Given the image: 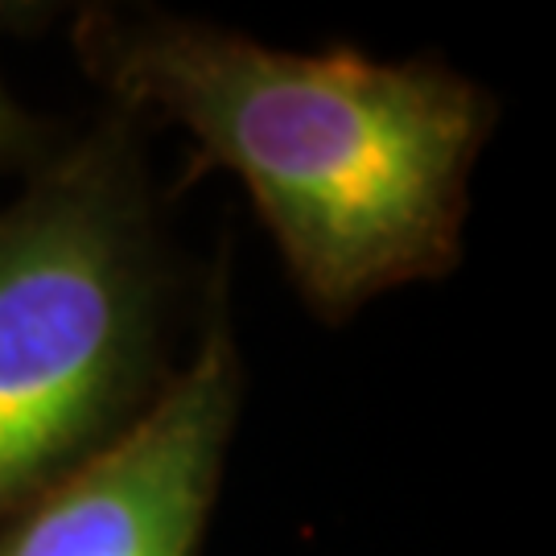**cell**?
Here are the masks:
<instances>
[{
	"label": "cell",
	"instance_id": "obj_3",
	"mask_svg": "<svg viewBox=\"0 0 556 556\" xmlns=\"http://www.w3.org/2000/svg\"><path fill=\"white\" fill-rule=\"evenodd\" d=\"M227 256L174 376L119 438L0 528V556H202L243 417Z\"/></svg>",
	"mask_w": 556,
	"mask_h": 556
},
{
	"label": "cell",
	"instance_id": "obj_2",
	"mask_svg": "<svg viewBox=\"0 0 556 556\" xmlns=\"http://www.w3.org/2000/svg\"><path fill=\"white\" fill-rule=\"evenodd\" d=\"M178 305L140 124L108 108L0 202V528L153 404Z\"/></svg>",
	"mask_w": 556,
	"mask_h": 556
},
{
	"label": "cell",
	"instance_id": "obj_4",
	"mask_svg": "<svg viewBox=\"0 0 556 556\" xmlns=\"http://www.w3.org/2000/svg\"><path fill=\"white\" fill-rule=\"evenodd\" d=\"M21 13H25V9H17V4H0V41L17 25ZM59 144L62 140L54 137L50 119H41L38 112H29V108L9 91L4 75H0V181H25Z\"/></svg>",
	"mask_w": 556,
	"mask_h": 556
},
{
	"label": "cell",
	"instance_id": "obj_1",
	"mask_svg": "<svg viewBox=\"0 0 556 556\" xmlns=\"http://www.w3.org/2000/svg\"><path fill=\"white\" fill-rule=\"evenodd\" d=\"M71 54L119 116L181 128L256 206L305 309L351 321L466 256L495 96L438 59L289 50L157 4H83Z\"/></svg>",
	"mask_w": 556,
	"mask_h": 556
}]
</instances>
